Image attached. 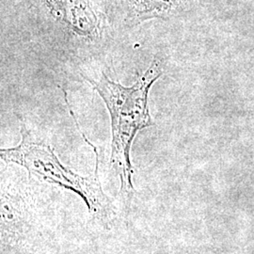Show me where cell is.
<instances>
[{
  "instance_id": "6da1fadb",
  "label": "cell",
  "mask_w": 254,
  "mask_h": 254,
  "mask_svg": "<svg viewBox=\"0 0 254 254\" xmlns=\"http://www.w3.org/2000/svg\"><path fill=\"white\" fill-rule=\"evenodd\" d=\"M163 74V64L154 58L144 73L132 86L126 87L113 81L104 73L99 80L84 76L104 100L111 118V156L109 165L120 177V197L124 211L128 212L136 190L133 186V167L130 151L136 134L153 127L148 96L153 84Z\"/></svg>"
},
{
  "instance_id": "7a4b0ae2",
  "label": "cell",
  "mask_w": 254,
  "mask_h": 254,
  "mask_svg": "<svg viewBox=\"0 0 254 254\" xmlns=\"http://www.w3.org/2000/svg\"><path fill=\"white\" fill-rule=\"evenodd\" d=\"M73 121L80 131L75 116ZM85 141L93 149L96 163L95 171L91 176H81L66 168L55 154L54 150L46 140L35 136L27 127H22V140L18 145L9 149H1L0 157L6 163L17 164L25 168L30 176L41 181L56 185L77 194L86 203L92 218L109 227L113 218V207L109 197L103 190L98 168L99 155L96 148L80 131Z\"/></svg>"
},
{
  "instance_id": "3957f363",
  "label": "cell",
  "mask_w": 254,
  "mask_h": 254,
  "mask_svg": "<svg viewBox=\"0 0 254 254\" xmlns=\"http://www.w3.org/2000/svg\"><path fill=\"white\" fill-rule=\"evenodd\" d=\"M51 15L74 37L94 41L99 35V21L88 0H41Z\"/></svg>"
},
{
  "instance_id": "277c9868",
  "label": "cell",
  "mask_w": 254,
  "mask_h": 254,
  "mask_svg": "<svg viewBox=\"0 0 254 254\" xmlns=\"http://www.w3.org/2000/svg\"><path fill=\"white\" fill-rule=\"evenodd\" d=\"M182 0H111L122 23L135 27L154 18L169 17ZM186 1V0H185Z\"/></svg>"
}]
</instances>
